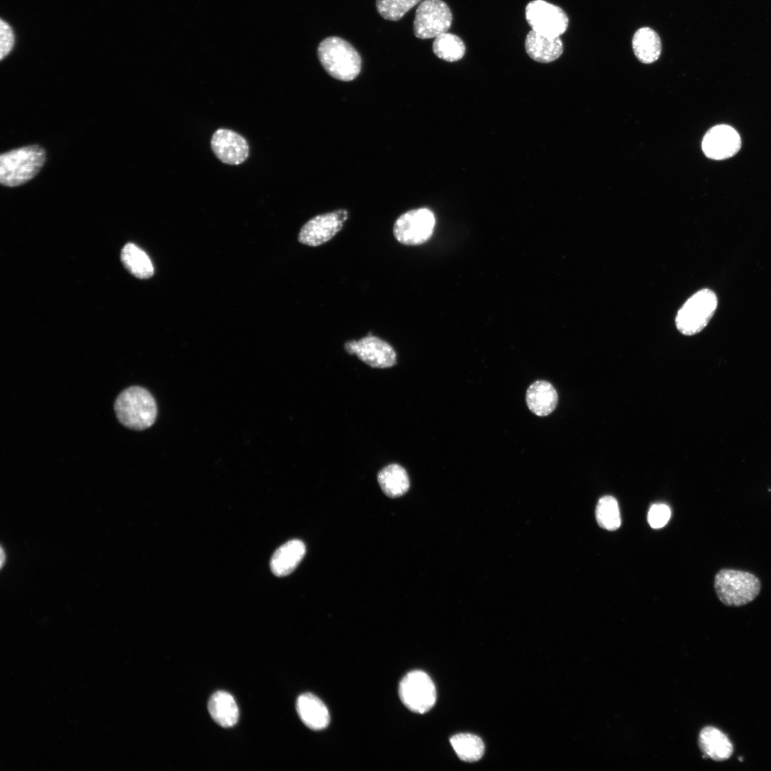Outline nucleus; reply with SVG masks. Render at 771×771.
<instances>
[{"label": "nucleus", "mask_w": 771, "mask_h": 771, "mask_svg": "<svg viewBox=\"0 0 771 771\" xmlns=\"http://www.w3.org/2000/svg\"><path fill=\"white\" fill-rule=\"evenodd\" d=\"M525 19L532 30L550 38L560 37L569 23L560 7L544 0L529 2L525 6Z\"/></svg>", "instance_id": "9"}, {"label": "nucleus", "mask_w": 771, "mask_h": 771, "mask_svg": "<svg viewBox=\"0 0 771 771\" xmlns=\"http://www.w3.org/2000/svg\"><path fill=\"white\" fill-rule=\"evenodd\" d=\"M121 260L126 268L138 278H148L153 274V267L148 256L133 243H127L124 246Z\"/></svg>", "instance_id": "22"}, {"label": "nucleus", "mask_w": 771, "mask_h": 771, "mask_svg": "<svg viewBox=\"0 0 771 771\" xmlns=\"http://www.w3.org/2000/svg\"><path fill=\"white\" fill-rule=\"evenodd\" d=\"M450 742L456 755L463 761L473 762L480 760L484 754L483 742L475 735L456 734L450 738Z\"/></svg>", "instance_id": "23"}, {"label": "nucleus", "mask_w": 771, "mask_h": 771, "mask_svg": "<svg viewBox=\"0 0 771 771\" xmlns=\"http://www.w3.org/2000/svg\"><path fill=\"white\" fill-rule=\"evenodd\" d=\"M4 560H5L4 553L3 552V549L1 548V567L4 565Z\"/></svg>", "instance_id": "29"}, {"label": "nucleus", "mask_w": 771, "mask_h": 771, "mask_svg": "<svg viewBox=\"0 0 771 771\" xmlns=\"http://www.w3.org/2000/svg\"><path fill=\"white\" fill-rule=\"evenodd\" d=\"M114 410L119 421L125 427L141 430L151 426L157 415L152 395L140 386L124 390L116 398Z\"/></svg>", "instance_id": "2"}, {"label": "nucleus", "mask_w": 771, "mask_h": 771, "mask_svg": "<svg viewBox=\"0 0 771 771\" xmlns=\"http://www.w3.org/2000/svg\"><path fill=\"white\" fill-rule=\"evenodd\" d=\"M433 51L439 59L448 62H454L463 57L465 46L459 36L446 32L435 38L433 42Z\"/></svg>", "instance_id": "24"}, {"label": "nucleus", "mask_w": 771, "mask_h": 771, "mask_svg": "<svg viewBox=\"0 0 771 771\" xmlns=\"http://www.w3.org/2000/svg\"><path fill=\"white\" fill-rule=\"evenodd\" d=\"M211 146L215 156L228 165H239L249 155V146L246 138L230 129H217L211 137Z\"/></svg>", "instance_id": "12"}, {"label": "nucleus", "mask_w": 771, "mask_h": 771, "mask_svg": "<svg viewBox=\"0 0 771 771\" xmlns=\"http://www.w3.org/2000/svg\"><path fill=\"white\" fill-rule=\"evenodd\" d=\"M0 25V57L1 59H3L11 50L14 42V36L11 28L7 23L1 20Z\"/></svg>", "instance_id": "28"}, {"label": "nucleus", "mask_w": 771, "mask_h": 771, "mask_svg": "<svg viewBox=\"0 0 771 771\" xmlns=\"http://www.w3.org/2000/svg\"><path fill=\"white\" fill-rule=\"evenodd\" d=\"M305 553L306 546L301 540L293 539L286 542L274 552L271 559L272 573L278 577L289 575L296 568Z\"/></svg>", "instance_id": "17"}, {"label": "nucleus", "mask_w": 771, "mask_h": 771, "mask_svg": "<svg viewBox=\"0 0 771 771\" xmlns=\"http://www.w3.org/2000/svg\"><path fill=\"white\" fill-rule=\"evenodd\" d=\"M212 719L223 727L234 726L239 717L238 707L233 696L226 691H217L208 702Z\"/></svg>", "instance_id": "19"}, {"label": "nucleus", "mask_w": 771, "mask_h": 771, "mask_svg": "<svg viewBox=\"0 0 771 771\" xmlns=\"http://www.w3.org/2000/svg\"><path fill=\"white\" fill-rule=\"evenodd\" d=\"M344 348L348 353L356 355L372 368H386L396 364V353L393 347L376 336H367L358 341H347Z\"/></svg>", "instance_id": "11"}, {"label": "nucleus", "mask_w": 771, "mask_h": 771, "mask_svg": "<svg viewBox=\"0 0 771 771\" xmlns=\"http://www.w3.org/2000/svg\"><path fill=\"white\" fill-rule=\"evenodd\" d=\"M378 482L383 493L390 498L405 494L410 486L406 470L398 464H390L378 474Z\"/></svg>", "instance_id": "21"}, {"label": "nucleus", "mask_w": 771, "mask_h": 771, "mask_svg": "<svg viewBox=\"0 0 771 771\" xmlns=\"http://www.w3.org/2000/svg\"><path fill=\"white\" fill-rule=\"evenodd\" d=\"M632 46L638 59L644 64H650L658 59L662 44L657 33L649 27H642L634 34Z\"/></svg>", "instance_id": "20"}, {"label": "nucleus", "mask_w": 771, "mask_h": 771, "mask_svg": "<svg viewBox=\"0 0 771 771\" xmlns=\"http://www.w3.org/2000/svg\"><path fill=\"white\" fill-rule=\"evenodd\" d=\"M525 49L534 61L550 63L561 56L563 45L560 37L550 38L531 30L525 37Z\"/></svg>", "instance_id": "16"}, {"label": "nucleus", "mask_w": 771, "mask_h": 771, "mask_svg": "<svg viewBox=\"0 0 771 771\" xmlns=\"http://www.w3.org/2000/svg\"><path fill=\"white\" fill-rule=\"evenodd\" d=\"M714 587L718 599L724 605L739 607L752 602L758 595L761 584L752 573L722 569L715 577Z\"/></svg>", "instance_id": "4"}, {"label": "nucleus", "mask_w": 771, "mask_h": 771, "mask_svg": "<svg viewBox=\"0 0 771 771\" xmlns=\"http://www.w3.org/2000/svg\"><path fill=\"white\" fill-rule=\"evenodd\" d=\"M435 223V216L430 210L425 208L410 210L396 219L393 234L402 244L420 245L430 238Z\"/></svg>", "instance_id": "8"}, {"label": "nucleus", "mask_w": 771, "mask_h": 771, "mask_svg": "<svg viewBox=\"0 0 771 771\" xmlns=\"http://www.w3.org/2000/svg\"><path fill=\"white\" fill-rule=\"evenodd\" d=\"M670 517V510L665 504H654L648 512L647 521L652 528H660L666 525Z\"/></svg>", "instance_id": "27"}, {"label": "nucleus", "mask_w": 771, "mask_h": 771, "mask_svg": "<svg viewBox=\"0 0 771 771\" xmlns=\"http://www.w3.org/2000/svg\"><path fill=\"white\" fill-rule=\"evenodd\" d=\"M398 692L403 705L416 713L428 712L436 701L435 685L429 675L421 670L406 674L400 682Z\"/></svg>", "instance_id": "6"}, {"label": "nucleus", "mask_w": 771, "mask_h": 771, "mask_svg": "<svg viewBox=\"0 0 771 771\" xmlns=\"http://www.w3.org/2000/svg\"><path fill=\"white\" fill-rule=\"evenodd\" d=\"M595 517L598 525L608 530H617L621 524L618 502L610 495L602 497L598 502Z\"/></svg>", "instance_id": "25"}, {"label": "nucleus", "mask_w": 771, "mask_h": 771, "mask_svg": "<svg viewBox=\"0 0 771 771\" xmlns=\"http://www.w3.org/2000/svg\"><path fill=\"white\" fill-rule=\"evenodd\" d=\"M422 0H376L378 14L385 19L400 20L410 9Z\"/></svg>", "instance_id": "26"}, {"label": "nucleus", "mask_w": 771, "mask_h": 771, "mask_svg": "<svg viewBox=\"0 0 771 771\" xmlns=\"http://www.w3.org/2000/svg\"><path fill=\"white\" fill-rule=\"evenodd\" d=\"M558 397L553 385L545 381L532 383L526 392V403L530 410L538 416L551 413L558 404Z\"/></svg>", "instance_id": "18"}, {"label": "nucleus", "mask_w": 771, "mask_h": 771, "mask_svg": "<svg viewBox=\"0 0 771 771\" xmlns=\"http://www.w3.org/2000/svg\"><path fill=\"white\" fill-rule=\"evenodd\" d=\"M46 159L44 149L31 145L11 150L0 156V181L5 186L14 187L34 178Z\"/></svg>", "instance_id": "3"}, {"label": "nucleus", "mask_w": 771, "mask_h": 771, "mask_svg": "<svg viewBox=\"0 0 771 771\" xmlns=\"http://www.w3.org/2000/svg\"><path fill=\"white\" fill-rule=\"evenodd\" d=\"M347 219L348 212L343 209L316 216L302 226L298 240L309 246H320L339 232Z\"/></svg>", "instance_id": "10"}, {"label": "nucleus", "mask_w": 771, "mask_h": 771, "mask_svg": "<svg viewBox=\"0 0 771 771\" xmlns=\"http://www.w3.org/2000/svg\"><path fill=\"white\" fill-rule=\"evenodd\" d=\"M296 710L303 723L311 730H323L330 722L326 706L311 693H304L298 697Z\"/></svg>", "instance_id": "15"}, {"label": "nucleus", "mask_w": 771, "mask_h": 771, "mask_svg": "<svg viewBox=\"0 0 771 771\" xmlns=\"http://www.w3.org/2000/svg\"><path fill=\"white\" fill-rule=\"evenodd\" d=\"M717 298L710 289L703 288L692 295L680 308L675 323L677 330L686 336L701 331L713 316Z\"/></svg>", "instance_id": "5"}, {"label": "nucleus", "mask_w": 771, "mask_h": 771, "mask_svg": "<svg viewBox=\"0 0 771 771\" xmlns=\"http://www.w3.org/2000/svg\"><path fill=\"white\" fill-rule=\"evenodd\" d=\"M698 745L704 754V757L718 762L729 759L734 751L727 735L712 726H707L701 730L698 737Z\"/></svg>", "instance_id": "14"}, {"label": "nucleus", "mask_w": 771, "mask_h": 771, "mask_svg": "<svg viewBox=\"0 0 771 771\" xmlns=\"http://www.w3.org/2000/svg\"><path fill=\"white\" fill-rule=\"evenodd\" d=\"M453 21L452 12L442 0H424L418 6L413 32L420 39H432L448 32Z\"/></svg>", "instance_id": "7"}, {"label": "nucleus", "mask_w": 771, "mask_h": 771, "mask_svg": "<svg viewBox=\"0 0 771 771\" xmlns=\"http://www.w3.org/2000/svg\"><path fill=\"white\" fill-rule=\"evenodd\" d=\"M741 146L740 135L732 127L721 124L712 127L704 136L702 148L710 158L722 160L738 152Z\"/></svg>", "instance_id": "13"}, {"label": "nucleus", "mask_w": 771, "mask_h": 771, "mask_svg": "<svg viewBox=\"0 0 771 771\" xmlns=\"http://www.w3.org/2000/svg\"><path fill=\"white\" fill-rule=\"evenodd\" d=\"M317 54L324 70L337 80L350 81L361 72L362 60L360 54L342 38L329 36L324 39L318 46Z\"/></svg>", "instance_id": "1"}]
</instances>
